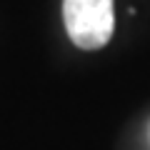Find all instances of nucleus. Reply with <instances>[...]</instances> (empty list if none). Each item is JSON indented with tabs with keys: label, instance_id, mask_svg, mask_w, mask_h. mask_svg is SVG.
<instances>
[{
	"label": "nucleus",
	"instance_id": "nucleus-1",
	"mask_svg": "<svg viewBox=\"0 0 150 150\" xmlns=\"http://www.w3.org/2000/svg\"><path fill=\"white\" fill-rule=\"evenodd\" d=\"M63 20L78 48L100 50L108 45L115 28L112 0H63Z\"/></svg>",
	"mask_w": 150,
	"mask_h": 150
}]
</instances>
